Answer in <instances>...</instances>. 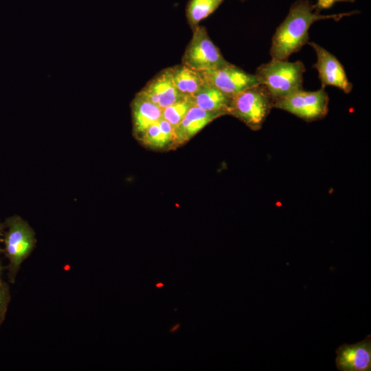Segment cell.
I'll use <instances>...</instances> for the list:
<instances>
[{"mask_svg":"<svg viewBox=\"0 0 371 371\" xmlns=\"http://www.w3.org/2000/svg\"><path fill=\"white\" fill-rule=\"evenodd\" d=\"M200 74L206 84L216 87L230 98L259 84L254 74L247 73L232 63Z\"/></svg>","mask_w":371,"mask_h":371,"instance_id":"7","label":"cell"},{"mask_svg":"<svg viewBox=\"0 0 371 371\" xmlns=\"http://www.w3.org/2000/svg\"><path fill=\"white\" fill-rule=\"evenodd\" d=\"M335 363L340 371L371 370V336L354 344H342L336 350Z\"/></svg>","mask_w":371,"mask_h":371,"instance_id":"10","label":"cell"},{"mask_svg":"<svg viewBox=\"0 0 371 371\" xmlns=\"http://www.w3.org/2000/svg\"><path fill=\"white\" fill-rule=\"evenodd\" d=\"M142 143L153 148H162L175 144L174 127L161 118L158 122L149 126L139 139Z\"/></svg>","mask_w":371,"mask_h":371,"instance_id":"15","label":"cell"},{"mask_svg":"<svg viewBox=\"0 0 371 371\" xmlns=\"http://www.w3.org/2000/svg\"><path fill=\"white\" fill-rule=\"evenodd\" d=\"M315 52L317 61L313 67L318 72L322 87L333 86L346 93L352 89V84L348 80L346 71L337 58L326 49L314 42H308Z\"/></svg>","mask_w":371,"mask_h":371,"instance_id":"8","label":"cell"},{"mask_svg":"<svg viewBox=\"0 0 371 371\" xmlns=\"http://www.w3.org/2000/svg\"><path fill=\"white\" fill-rule=\"evenodd\" d=\"M163 286H164V284L161 283V282L157 283V284H156V286H157V287H162Z\"/></svg>","mask_w":371,"mask_h":371,"instance_id":"23","label":"cell"},{"mask_svg":"<svg viewBox=\"0 0 371 371\" xmlns=\"http://www.w3.org/2000/svg\"><path fill=\"white\" fill-rule=\"evenodd\" d=\"M5 229V226L4 223H2L0 220V244L1 243H2ZM1 249L2 248L1 247V245H0V253L1 252Z\"/></svg>","mask_w":371,"mask_h":371,"instance_id":"20","label":"cell"},{"mask_svg":"<svg viewBox=\"0 0 371 371\" xmlns=\"http://www.w3.org/2000/svg\"><path fill=\"white\" fill-rule=\"evenodd\" d=\"M137 94L161 109L184 97L174 84L170 67L157 74Z\"/></svg>","mask_w":371,"mask_h":371,"instance_id":"9","label":"cell"},{"mask_svg":"<svg viewBox=\"0 0 371 371\" xmlns=\"http://www.w3.org/2000/svg\"><path fill=\"white\" fill-rule=\"evenodd\" d=\"M273 103L266 88L258 84L231 98L228 114L244 122L251 130L258 131L273 108Z\"/></svg>","mask_w":371,"mask_h":371,"instance_id":"4","label":"cell"},{"mask_svg":"<svg viewBox=\"0 0 371 371\" xmlns=\"http://www.w3.org/2000/svg\"><path fill=\"white\" fill-rule=\"evenodd\" d=\"M190 98L193 105L207 111L220 113L223 115L228 114L232 98L205 82Z\"/></svg>","mask_w":371,"mask_h":371,"instance_id":"13","label":"cell"},{"mask_svg":"<svg viewBox=\"0 0 371 371\" xmlns=\"http://www.w3.org/2000/svg\"><path fill=\"white\" fill-rule=\"evenodd\" d=\"M11 300V293L8 284L0 280V327L5 320L8 306Z\"/></svg>","mask_w":371,"mask_h":371,"instance_id":"18","label":"cell"},{"mask_svg":"<svg viewBox=\"0 0 371 371\" xmlns=\"http://www.w3.org/2000/svg\"><path fill=\"white\" fill-rule=\"evenodd\" d=\"M180 325L179 324H176L175 326H174L171 330H170V332H174L178 328H179Z\"/></svg>","mask_w":371,"mask_h":371,"instance_id":"21","label":"cell"},{"mask_svg":"<svg viewBox=\"0 0 371 371\" xmlns=\"http://www.w3.org/2000/svg\"><path fill=\"white\" fill-rule=\"evenodd\" d=\"M305 70L302 61L271 58V61L260 65L254 75L274 102L303 89Z\"/></svg>","mask_w":371,"mask_h":371,"instance_id":"3","label":"cell"},{"mask_svg":"<svg viewBox=\"0 0 371 371\" xmlns=\"http://www.w3.org/2000/svg\"><path fill=\"white\" fill-rule=\"evenodd\" d=\"M2 270H3V267H2L1 263L0 262V280L1 279Z\"/></svg>","mask_w":371,"mask_h":371,"instance_id":"22","label":"cell"},{"mask_svg":"<svg viewBox=\"0 0 371 371\" xmlns=\"http://www.w3.org/2000/svg\"><path fill=\"white\" fill-rule=\"evenodd\" d=\"M240 1L241 2H244V1H247V0H240Z\"/></svg>","mask_w":371,"mask_h":371,"instance_id":"24","label":"cell"},{"mask_svg":"<svg viewBox=\"0 0 371 371\" xmlns=\"http://www.w3.org/2000/svg\"><path fill=\"white\" fill-rule=\"evenodd\" d=\"M222 115L220 113L207 111L192 105L181 122L174 128L175 144L188 142L205 126Z\"/></svg>","mask_w":371,"mask_h":371,"instance_id":"11","label":"cell"},{"mask_svg":"<svg viewBox=\"0 0 371 371\" xmlns=\"http://www.w3.org/2000/svg\"><path fill=\"white\" fill-rule=\"evenodd\" d=\"M329 98L324 87L313 91L300 90L273 102V107L286 111L307 122L319 120L328 110Z\"/></svg>","mask_w":371,"mask_h":371,"instance_id":"6","label":"cell"},{"mask_svg":"<svg viewBox=\"0 0 371 371\" xmlns=\"http://www.w3.org/2000/svg\"><path fill=\"white\" fill-rule=\"evenodd\" d=\"M170 71L176 88L183 96H192L205 85L199 71L183 64L170 67Z\"/></svg>","mask_w":371,"mask_h":371,"instance_id":"14","label":"cell"},{"mask_svg":"<svg viewBox=\"0 0 371 371\" xmlns=\"http://www.w3.org/2000/svg\"><path fill=\"white\" fill-rule=\"evenodd\" d=\"M352 11L339 14H321L308 0H297L290 7L284 20L277 27L271 41L269 54L272 58L288 60L308 42V30L315 21L325 19L339 21L357 14Z\"/></svg>","mask_w":371,"mask_h":371,"instance_id":"1","label":"cell"},{"mask_svg":"<svg viewBox=\"0 0 371 371\" xmlns=\"http://www.w3.org/2000/svg\"><path fill=\"white\" fill-rule=\"evenodd\" d=\"M182 56L181 64L199 72L227 65L220 49L214 45L205 27L198 25Z\"/></svg>","mask_w":371,"mask_h":371,"instance_id":"5","label":"cell"},{"mask_svg":"<svg viewBox=\"0 0 371 371\" xmlns=\"http://www.w3.org/2000/svg\"><path fill=\"white\" fill-rule=\"evenodd\" d=\"M355 0H317L315 5V9L321 12L323 10L331 8L335 3L337 2H350L353 3Z\"/></svg>","mask_w":371,"mask_h":371,"instance_id":"19","label":"cell"},{"mask_svg":"<svg viewBox=\"0 0 371 371\" xmlns=\"http://www.w3.org/2000/svg\"><path fill=\"white\" fill-rule=\"evenodd\" d=\"M192 105L190 98L184 96L162 109V118L167 120L175 128L181 122Z\"/></svg>","mask_w":371,"mask_h":371,"instance_id":"17","label":"cell"},{"mask_svg":"<svg viewBox=\"0 0 371 371\" xmlns=\"http://www.w3.org/2000/svg\"><path fill=\"white\" fill-rule=\"evenodd\" d=\"M133 132L139 139L146 129L162 118V109L137 94L131 103Z\"/></svg>","mask_w":371,"mask_h":371,"instance_id":"12","label":"cell"},{"mask_svg":"<svg viewBox=\"0 0 371 371\" xmlns=\"http://www.w3.org/2000/svg\"><path fill=\"white\" fill-rule=\"evenodd\" d=\"M4 224L1 252L8 261L6 267L8 282L14 284L22 263L32 254L37 240L33 228L21 216H10Z\"/></svg>","mask_w":371,"mask_h":371,"instance_id":"2","label":"cell"},{"mask_svg":"<svg viewBox=\"0 0 371 371\" xmlns=\"http://www.w3.org/2000/svg\"><path fill=\"white\" fill-rule=\"evenodd\" d=\"M225 0H189L186 8L188 23L193 30L212 14Z\"/></svg>","mask_w":371,"mask_h":371,"instance_id":"16","label":"cell"}]
</instances>
